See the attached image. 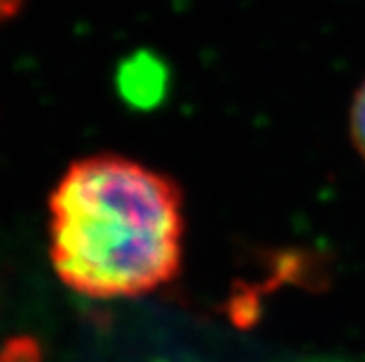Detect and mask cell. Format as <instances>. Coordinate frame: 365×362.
Returning <instances> with one entry per match:
<instances>
[{
    "mask_svg": "<svg viewBox=\"0 0 365 362\" xmlns=\"http://www.w3.org/2000/svg\"><path fill=\"white\" fill-rule=\"evenodd\" d=\"M175 183L118 155L86 157L51 196V260L92 299L138 297L169 284L182 260Z\"/></svg>",
    "mask_w": 365,
    "mask_h": 362,
    "instance_id": "1",
    "label": "cell"
},
{
    "mask_svg": "<svg viewBox=\"0 0 365 362\" xmlns=\"http://www.w3.org/2000/svg\"><path fill=\"white\" fill-rule=\"evenodd\" d=\"M0 362H42V351L33 339H11L0 347Z\"/></svg>",
    "mask_w": 365,
    "mask_h": 362,
    "instance_id": "2",
    "label": "cell"
},
{
    "mask_svg": "<svg viewBox=\"0 0 365 362\" xmlns=\"http://www.w3.org/2000/svg\"><path fill=\"white\" fill-rule=\"evenodd\" d=\"M350 136L352 142L359 151V155L365 161V83L359 87L354 103H352V112H350Z\"/></svg>",
    "mask_w": 365,
    "mask_h": 362,
    "instance_id": "3",
    "label": "cell"
},
{
    "mask_svg": "<svg viewBox=\"0 0 365 362\" xmlns=\"http://www.w3.org/2000/svg\"><path fill=\"white\" fill-rule=\"evenodd\" d=\"M22 0H0V22L7 20L18 7H20Z\"/></svg>",
    "mask_w": 365,
    "mask_h": 362,
    "instance_id": "4",
    "label": "cell"
},
{
    "mask_svg": "<svg viewBox=\"0 0 365 362\" xmlns=\"http://www.w3.org/2000/svg\"><path fill=\"white\" fill-rule=\"evenodd\" d=\"M158 362H167V360H158Z\"/></svg>",
    "mask_w": 365,
    "mask_h": 362,
    "instance_id": "5",
    "label": "cell"
}]
</instances>
